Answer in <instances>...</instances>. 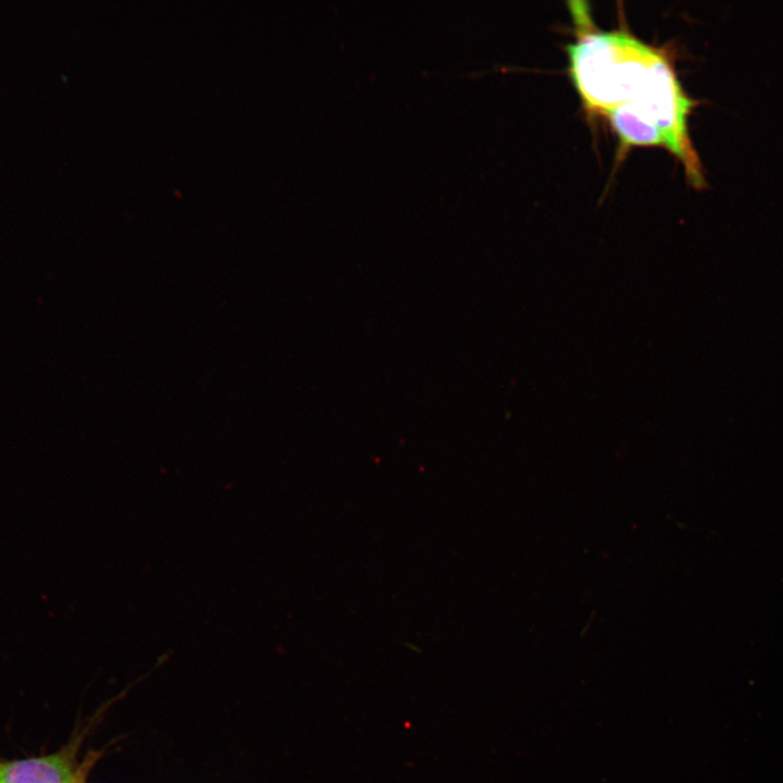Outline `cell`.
I'll list each match as a JSON object with an SVG mask.
<instances>
[{
	"instance_id": "obj_4",
	"label": "cell",
	"mask_w": 783,
	"mask_h": 783,
	"mask_svg": "<svg viewBox=\"0 0 783 783\" xmlns=\"http://www.w3.org/2000/svg\"><path fill=\"white\" fill-rule=\"evenodd\" d=\"M76 783H78V782H76Z\"/></svg>"
},
{
	"instance_id": "obj_1",
	"label": "cell",
	"mask_w": 783,
	"mask_h": 783,
	"mask_svg": "<svg viewBox=\"0 0 783 783\" xmlns=\"http://www.w3.org/2000/svg\"><path fill=\"white\" fill-rule=\"evenodd\" d=\"M572 5L577 32L567 52L584 107L602 115L621 105L642 112L661 129L666 149L683 165L689 184L704 188V170L688 133L696 101L683 90L667 54L627 30L597 29L583 3Z\"/></svg>"
},
{
	"instance_id": "obj_2",
	"label": "cell",
	"mask_w": 783,
	"mask_h": 783,
	"mask_svg": "<svg viewBox=\"0 0 783 783\" xmlns=\"http://www.w3.org/2000/svg\"><path fill=\"white\" fill-rule=\"evenodd\" d=\"M70 751L0 762V783H76Z\"/></svg>"
},
{
	"instance_id": "obj_3",
	"label": "cell",
	"mask_w": 783,
	"mask_h": 783,
	"mask_svg": "<svg viewBox=\"0 0 783 783\" xmlns=\"http://www.w3.org/2000/svg\"><path fill=\"white\" fill-rule=\"evenodd\" d=\"M616 132L623 149L631 147H663L661 129L635 108L621 105L604 114Z\"/></svg>"
}]
</instances>
